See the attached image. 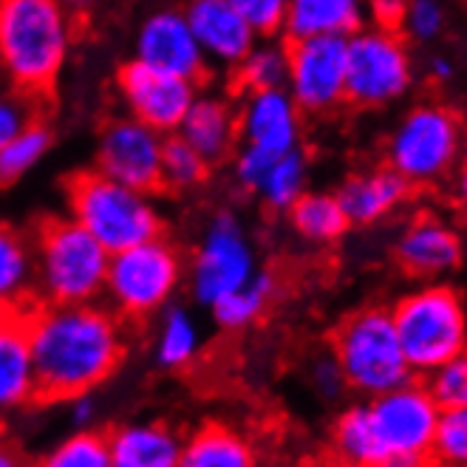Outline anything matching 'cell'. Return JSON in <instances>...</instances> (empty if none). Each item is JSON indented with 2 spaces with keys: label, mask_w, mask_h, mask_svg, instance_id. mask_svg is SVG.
Returning <instances> with one entry per match:
<instances>
[{
  "label": "cell",
  "mask_w": 467,
  "mask_h": 467,
  "mask_svg": "<svg viewBox=\"0 0 467 467\" xmlns=\"http://www.w3.org/2000/svg\"><path fill=\"white\" fill-rule=\"evenodd\" d=\"M37 402H66L94 394L128 354L125 320L102 300L94 304H35L26 312Z\"/></svg>",
  "instance_id": "cell-1"
},
{
  "label": "cell",
  "mask_w": 467,
  "mask_h": 467,
  "mask_svg": "<svg viewBox=\"0 0 467 467\" xmlns=\"http://www.w3.org/2000/svg\"><path fill=\"white\" fill-rule=\"evenodd\" d=\"M77 17L60 0H0V79L40 99L71 60Z\"/></svg>",
  "instance_id": "cell-2"
},
{
  "label": "cell",
  "mask_w": 467,
  "mask_h": 467,
  "mask_svg": "<svg viewBox=\"0 0 467 467\" xmlns=\"http://www.w3.org/2000/svg\"><path fill=\"white\" fill-rule=\"evenodd\" d=\"M35 297L40 304H94L102 300L111 253L71 215H51L32 235Z\"/></svg>",
  "instance_id": "cell-3"
},
{
  "label": "cell",
  "mask_w": 467,
  "mask_h": 467,
  "mask_svg": "<svg viewBox=\"0 0 467 467\" xmlns=\"http://www.w3.org/2000/svg\"><path fill=\"white\" fill-rule=\"evenodd\" d=\"M66 207L74 222L88 230L111 255L164 235V215L153 202V193L119 184L94 168L68 179Z\"/></svg>",
  "instance_id": "cell-4"
},
{
  "label": "cell",
  "mask_w": 467,
  "mask_h": 467,
  "mask_svg": "<svg viewBox=\"0 0 467 467\" xmlns=\"http://www.w3.org/2000/svg\"><path fill=\"white\" fill-rule=\"evenodd\" d=\"M187 258L168 235L114 253L105 275V304L122 320H148L184 289Z\"/></svg>",
  "instance_id": "cell-5"
},
{
  "label": "cell",
  "mask_w": 467,
  "mask_h": 467,
  "mask_svg": "<svg viewBox=\"0 0 467 467\" xmlns=\"http://www.w3.org/2000/svg\"><path fill=\"white\" fill-rule=\"evenodd\" d=\"M332 354L343 368L348 391L366 400L400 389L417 377L405 360L391 309L368 306L351 312L335 328Z\"/></svg>",
  "instance_id": "cell-6"
},
{
  "label": "cell",
  "mask_w": 467,
  "mask_h": 467,
  "mask_svg": "<svg viewBox=\"0 0 467 467\" xmlns=\"http://www.w3.org/2000/svg\"><path fill=\"white\" fill-rule=\"evenodd\" d=\"M405 360L414 374H428L467 348V309L448 284H425L391 309Z\"/></svg>",
  "instance_id": "cell-7"
},
{
  "label": "cell",
  "mask_w": 467,
  "mask_h": 467,
  "mask_svg": "<svg viewBox=\"0 0 467 467\" xmlns=\"http://www.w3.org/2000/svg\"><path fill=\"white\" fill-rule=\"evenodd\" d=\"M258 250L241 215L230 207L215 210L187 258L184 286L196 306L213 309L258 272Z\"/></svg>",
  "instance_id": "cell-8"
},
{
  "label": "cell",
  "mask_w": 467,
  "mask_h": 467,
  "mask_svg": "<svg viewBox=\"0 0 467 467\" xmlns=\"http://www.w3.org/2000/svg\"><path fill=\"white\" fill-rule=\"evenodd\" d=\"M462 125L445 105H414L389 136V168L410 187L436 184L456 168L462 156Z\"/></svg>",
  "instance_id": "cell-9"
},
{
  "label": "cell",
  "mask_w": 467,
  "mask_h": 467,
  "mask_svg": "<svg viewBox=\"0 0 467 467\" xmlns=\"http://www.w3.org/2000/svg\"><path fill=\"white\" fill-rule=\"evenodd\" d=\"M414 82V63L400 29L366 23L346 37V102L354 108H386L402 99Z\"/></svg>",
  "instance_id": "cell-10"
},
{
  "label": "cell",
  "mask_w": 467,
  "mask_h": 467,
  "mask_svg": "<svg viewBox=\"0 0 467 467\" xmlns=\"http://www.w3.org/2000/svg\"><path fill=\"white\" fill-rule=\"evenodd\" d=\"M368 414L379 442L389 451L386 467H431V445L439 420V405L422 382H405L379 397H371Z\"/></svg>",
  "instance_id": "cell-11"
},
{
  "label": "cell",
  "mask_w": 467,
  "mask_h": 467,
  "mask_svg": "<svg viewBox=\"0 0 467 467\" xmlns=\"http://www.w3.org/2000/svg\"><path fill=\"white\" fill-rule=\"evenodd\" d=\"M164 133L128 114L105 119L94 142V171L142 193L161 190Z\"/></svg>",
  "instance_id": "cell-12"
},
{
  "label": "cell",
  "mask_w": 467,
  "mask_h": 467,
  "mask_svg": "<svg viewBox=\"0 0 467 467\" xmlns=\"http://www.w3.org/2000/svg\"><path fill=\"white\" fill-rule=\"evenodd\" d=\"M286 91L304 117H328L346 105V37L289 40Z\"/></svg>",
  "instance_id": "cell-13"
},
{
  "label": "cell",
  "mask_w": 467,
  "mask_h": 467,
  "mask_svg": "<svg viewBox=\"0 0 467 467\" xmlns=\"http://www.w3.org/2000/svg\"><path fill=\"white\" fill-rule=\"evenodd\" d=\"M114 91L128 117L171 136L179 130L184 114L193 105L199 94V82L156 71L130 57L128 63L119 66L114 77Z\"/></svg>",
  "instance_id": "cell-14"
},
{
  "label": "cell",
  "mask_w": 467,
  "mask_h": 467,
  "mask_svg": "<svg viewBox=\"0 0 467 467\" xmlns=\"http://www.w3.org/2000/svg\"><path fill=\"white\" fill-rule=\"evenodd\" d=\"M133 60L193 82H202L210 71L182 6H159L140 20L133 35Z\"/></svg>",
  "instance_id": "cell-15"
},
{
  "label": "cell",
  "mask_w": 467,
  "mask_h": 467,
  "mask_svg": "<svg viewBox=\"0 0 467 467\" xmlns=\"http://www.w3.org/2000/svg\"><path fill=\"white\" fill-rule=\"evenodd\" d=\"M238 145L281 156L300 148L304 140V111L286 88L244 91L238 105Z\"/></svg>",
  "instance_id": "cell-16"
},
{
  "label": "cell",
  "mask_w": 467,
  "mask_h": 467,
  "mask_svg": "<svg viewBox=\"0 0 467 467\" xmlns=\"http://www.w3.org/2000/svg\"><path fill=\"white\" fill-rule=\"evenodd\" d=\"M182 12L210 68L233 74V68L244 60V54L258 40L250 23L238 15L230 0H184Z\"/></svg>",
  "instance_id": "cell-17"
},
{
  "label": "cell",
  "mask_w": 467,
  "mask_h": 467,
  "mask_svg": "<svg viewBox=\"0 0 467 467\" xmlns=\"http://www.w3.org/2000/svg\"><path fill=\"white\" fill-rule=\"evenodd\" d=\"M394 258L410 278L436 281L462 264V238L442 218L422 213L400 233Z\"/></svg>",
  "instance_id": "cell-18"
},
{
  "label": "cell",
  "mask_w": 467,
  "mask_h": 467,
  "mask_svg": "<svg viewBox=\"0 0 467 467\" xmlns=\"http://www.w3.org/2000/svg\"><path fill=\"white\" fill-rule=\"evenodd\" d=\"M108 433L111 467H179L184 433L164 420H130Z\"/></svg>",
  "instance_id": "cell-19"
},
{
  "label": "cell",
  "mask_w": 467,
  "mask_h": 467,
  "mask_svg": "<svg viewBox=\"0 0 467 467\" xmlns=\"http://www.w3.org/2000/svg\"><path fill=\"white\" fill-rule=\"evenodd\" d=\"M37 405V377L26 312L0 315V414Z\"/></svg>",
  "instance_id": "cell-20"
},
{
  "label": "cell",
  "mask_w": 467,
  "mask_h": 467,
  "mask_svg": "<svg viewBox=\"0 0 467 467\" xmlns=\"http://www.w3.org/2000/svg\"><path fill=\"white\" fill-rule=\"evenodd\" d=\"M176 133L187 145H193L210 164L227 161L233 150L238 148L235 102L222 94L199 91Z\"/></svg>",
  "instance_id": "cell-21"
},
{
  "label": "cell",
  "mask_w": 467,
  "mask_h": 467,
  "mask_svg": "<svg viewBox=\"0 0 467 467\" xmlns=\"http://www.w3.org/2000/svg\"><path fill=\"white\" fill-rule=\"evenodd\" d=\"M335 193L351 227H371L382 218H389L408 199L410 184L386 164V168L351 173Z\"/></svg>",
  "instance_id": "cell-22"
},
{
  "label": "cell",
  "mask_w": 467,
  "mask_h": 467,
  "mask_svg": "<svg viewBox=\"0 0 467 467\" xmlns=\"http://www.w3.org/2000/svg\"><path fill=\"white\" fill-rule=\"evenodd\" d=\"M368 23V0H289L284 37H348Z\"/></svg>",
  "instance_id": "cell-23"
},
{
  "label": "cell",
  "mask_w": 467,
  "mask_h": 467,
  "mask_svg": "<svg viewBox=\"0 0 467 467\" xmlns=\"http://www.w3.org/2000/svg\"><path fill=\"white\" fill-rule=\"evenodd\" d=\"M204 348L202 323L193 309L184 304L164 306L156 315V332H153V360L161 371H184L190 368Z\"/></svg>",
  "instance_id": "cell-24"
},
{
  "label": "cell",
  "mask_w": 467,
  "mask_h": 467,
  "mask_svg": "<svg viewBox=\"0 0 467 467\" xmlns=\"http://www.w3.org/2000/svg\"><path fill=\"white\" fill-rule=\"evenodd\" d=\"M35 297L32 235L0 222V312H29Z\"/></svg>",
  "instance_id": "cell-25"
},
{
  "label": "cell",
  "mask_w": 467,
  "mask_h": 467,
  "mask_svg": "<svg viewBox=\"0 0 467 467\" xmlns=\"http://www.w3.org/2000/svg\"><path fill=\"white\" fill-rule=\"evenodd\" d=\"M179 467H258V459L241 431L224 422H207L184 436Z\"/></svg>",
  "instance_id": "cell-26"
},
{
  "label": "cell",
  "mask_w": 467,
  "mask_h": 467,
  "mask_svg": "<svg viewBox=\"0 0 467 467\" xmlns=\"http://www.w3.org/2000/svg\"><path fill=\"white\" fill-rule=\"evenodd\" d=\"M332 451L340 467H386L389 451L379 442L368 405H351L332 428Z\"/></svg>",
  "instance_id": "cell-27"
},
{
  "label": "cell",
  "mask_w": 467,
  "mask_h": 467,
  "mask_svg": "<svg viewBox=\"0 0 467 467\" xmlns=\"http://www.w3.org/2000/svg\"><path fill=\"white\" fill-rule=\"evenodd\" d=\"M286 218L292 233L306 244H335L351 227L337 193H328V190H306L286 210Z\"/></svg>",
  "instance_id": "cell-28"
},
{
  "label": "cell",
  "mask_w": 467,
  "mask_h": 467,
  "mask_svg": "<svg viewBox=\"0 0 467 467\" xmlns=\"http://www.w3.org/2000/svg\"><path fill=\"white\" fill-rule=\"evenodd\" d=\"M275 295H278V278L266 269H258L241 289L218 300L210 309L213 323L224 332H244L269 312Z\"/></svg>",
  "instance_id": "cell-29"
},
{
  "label": "cell",
  "mask_w": 467,
  "mask_h": 467,
  "mask_svg": "<svg viewBox=\"0 0 467 467\" xmlns=\"http://www.w3.org/2000/svg\"><path fill=\"white\" fill-rule=\"evenodd\" d=\"M289 74V40L258 37L244 60L233 68L238 91H264V88H286Z\"/></svg>",
  "instance_id": "cell-30"
},
{
  "label": "cell",
  "mask_w": 467,
  "mask_h": 467,
  "mask_svg": "<svg viewBox=\"0 0 467 467\" xmlns=\"http://www.w3.org/2000/svg\"><path fill=\"white\" fill-rule=\"evenodd\" d=\"M309 190V156L300 148H292L281 156H275L269 171L258 187V199L272 213H286L300 196Z\"/></svg>",
  "instance_id": "cell-31"
},
{
  "label": "cell",
  "mask_w": 467,
  "mask_h": 467,
  "mask_svg": "<svg viewBox=\"0 0 467 467\" xmlns=\"http://www.w3.org/2000/svg\"><path fill=\"white\" fill-rule=\"evenodd\" d=\"M54 148V128L46 119H32L17 136L0 148V190L29 176Z\"/></svg>",
  "instance_id": "cell-32"
},
{
  "label": "cell",
  "mask_w": 467,
  "mask_h": 467,
  "mask_svg": "<svg viewBox=\"0 0 467 467\" xmlns=\"http://www.w3.org/2000/svg\"><path fill=\"white\" fill-rule=\"evenodd\" d=\"M210 171H213V164L193 145H187L179 133L164 136L161 190H171V193H193V190L207 184Z\"/></svg>",
  "instance_id": "cell-33"
},
{
  "label": "cell",
  "mask_w": 467,
  "mask_h": 467,
  "mask_svg": "<svg viewBox=\"0 0 467 467\" xmlns=\"http://www.w3.org/2000/svg\"><path fill=\"white\" fill-rule=\"evenodd\" d=\"M35 467H111L108 433L97 428H79L43 453Z\"/></svg>",
  "instance_id": "cell-34"
},
{
  "label": "cell",
  "mask_w": 467,
  "mask_h": 467,
  "mask_svg": "<svg viewBox=\"0 0 467 467\" xmlns=\"http://www.w3.org/2000/svg\"><path fill=\"white\" fill-rule=\"evenodd\" d=\"M431 462L439 467H459L467 464V408L439 410Z\"/></svg>",
  "instance_id": "cell-35"
},
{
  "label": "cell",
  "mask_w": 467,
  "mask_h": 467,
  "mask_svg": "<svg viewBox=\"0 0 467 467\" xmlns=\"http://www.w3.org/2000/svg\"><path fill=\"white\" fill-rule=\"evenodd\" d=\"M422 386L439 405V410L448 408H467V348L442 366H436L433 371L425 374Z\"/></svg>",
  "instance_id": "cell-36"
},
{
  "label": "cell",
  "mask_w": 467,
  "mask_h": 467,
  "mask_svg": "<svg viewBox=\"0 0 467 467\" xmlns=\"http://www.w3.org/2000/svg\"><path fill=\"white\" fill-rule=\"evenodd\" d=\"M448 15L442 0H405V15H402V29L420 40L431 43L445 32Z\"/></svg>",
  "instance_id": "cell-37"
},
{
  "label": "cell",
  "mask_w": 467,
  "mask_h": 467,
  "mask_svg": "<svg viewBox=\"0 0 467 467\" xmlns=\"http://www.w3.org/2000/svg\"><path fill=\"white\" fill-rule=\"evenodd\" d=\"M40 99L20 94L9 86L0 88V148H4L12 136H17L32 119H37L40 114Z\"/></svg>",
  "instance_id": "cell-38"
},
{
  "label": "cell",
  "mask_w": 467,
  "mask_h": 467,
  "mask_svg": "<svg viewBox=\"0 0 467 467\" xmlns=\"http://www.w3.org/2000/svg\"><path fill=\"white\" fill-rule=\"evenodd\" d=\"M272 161H275V153L258 150V148H253V145H238V148L233 150V156H230V176H233V184L241 190V193L255 196Z\"/></svg>",
  "instance_id": "cell-39"
},
{
  "label": "cell",
  "mask_w": 467,
  "mask_h": 467,
  "mask_svg": "<svg viewBox=\"0 0 467 467\" xmlns=\"http://www.w3.org/2000/svg\"><path fill=\"white\" fill-rule=\"evenodd\" d=\"M258 37L284 35L289 0H230Z\"/></svg>",
  "instance_id": "cell-40"
},
{
  "label": "cell",
  "mask_w": 467,
  "mask_h": 467,
  "mask_svg": "<svg viewBox=\"0 0 467 467\" xmlns=\"http://www.w3.org/2000/svg\"><path fill=\"white\" fill-rule=\"evenodd\" d=\"M309 382H312L315 394L320 400H326V402H337L348 391L343 368H340L337 357L332 351L317 354L315 360H312V366H309Z\"/></svg>",
  "instance_id": "cell-41"
},
{
  "label": "cell",
  "mask_w": 467,
  "mask_h": 467,
  "mask_svg": "<svg viewBox=\"0 0 467 467\" xmlns=\"http://www.w3.org/2000/svg\"><path fill=\"white\" fill-rule=\"evenodd\" d=\"M405 15V0H368V20L386 29H400Z\"/></svg>",
  "instance_id": "cell-42"
},
{
  "label": "cell",
  "mask_w": 467,
  "mask_h": 467,
  "mask_svg": "<svg viewBox=\"0 0 467 467\" xmlns=\"http://www.w3.org/2000/svg\"><path fill=\"white\" fill-rule=\"evenodd\" d=\"M66 405H68V420H71L74 431H79V428H94V422L99 417V405H97L94 394L71 397V400H66Z\"/></svg>",
  "instance_id": "cell-43"
},
{
  "label": "cell",
  "mask_w": 467,
  "mask_h": 467,
  "mask_svg": "<svg viewBox=\"0 0 467 467\" xmlns=\"http://www.w3.org/2000/svg\"><path fill=\"white\" fill-rule=\"evenodd\" d=\"M0 467H35V462L17 442L0 433Z\"/></svg>",
  "instance_id": "cell-44"
},
{
  "label": "cell",
  "mask_w": 467,
  "mask_h": 467,
  "mask_svg": "<svg viewBox=\"0 0 467 467\" xmlns=\"http://www.w3.org/2000/svg\"><path fill=\"white\" fill-rule=\"evenodd\" d=\"M60 4H63L77 20H82V17H91V15L105 4V0H60Z\"/></svg>",
  "instance_id": "cell-45"
},
{
  "label": "cell",
  "mask_w": 467,
  "mask_h": 467,
  "mask_svg": "<svg viewBox=\"0 0 467 467\" xmlns=\"http://www.w3.org/2000/svg\"><path fill=\"white\" fill-rule=\"evenodd\" d=\"M431 71H433L436 79H448V77L453 74V66H451V60H445V57H433Z\"/></svg>",
  "instance_id": "cell-46"
},
{
  "label": "cell",
  "mask_w": 467,
  "mask_h": 467,
  "mask_svg": "<svg viewBox=\"0 0 467 467\" xmlns=\"http://www.w3.org/2000/svg\"><path fill=\"white\" fill-rule=\"evenodd\" d=\"M456 196H459V202L467 207V161L462 164V171H459V176H456Z\"/></svg>",
  "instance_id": "cell-47"
},
{
  "label": "cell",
  "mask_w": 467,
  "mask_h": 467,
  "mask_svg": "<svg viewBox=\"0 0 467 467\" xmlns=\"http://www.w3.org/2000/svg\"><path fill=\"white\" fill-rule=\"evenodd\" d=\"M0 433H4V414H0Z\"/></svg>",
  "instance_id": "cell-48"
},
{
  "label": "cell",
  "mask_w": 467,
  "mask_h": 467,
  "mask_svg": "<svg viewBox=\"0 0 467 467\" xmlns=\"http://www.w3.org/2000/svg\"><path fill=\"white\" fill-rule=\"evenodd\" d=\"M459 467H467V464H459Z\"/></svg>",
  "instance_id": "cell-49"
}]
</instances>
